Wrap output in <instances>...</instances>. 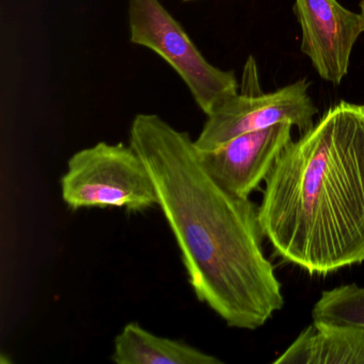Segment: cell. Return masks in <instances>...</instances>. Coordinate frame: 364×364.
I'll list each match as a JSON object with an SVG mask.
<instances>
[{"instance_id":"7","label":"cell","mask_w":364,"mask_h":364,"mask_svg":"<svg viewBox=\"0 0 364 364\" xmlns=\"http://www.w3.org/2000/svg\"><path fill=\"white\" fill-rule=\"evenodd\" d=\"M291 127L279 123L244 134L212 151H199L202 165L225 191L240 198L265 182L279 155L291 141Z\"/></svg>"},{"instance_id":"11","label":"cell","mask_w":364,"mask_h":364,"mask_svg":"<svg viewBox=\"0 0 364 364\" xmlns=\"http://www.w3.org/2000/svg\"><path fill=\"white\" fill-rule=\"evenodd\" d=\"M360 10H361L360 14H362V16H363L364 18V0H362L361 3H360Z\"/></svg>"},{"instance_id":"9","label":"cell","mask_w":364,"mask_h":364,"mask_svg":"<svg viewBox=\"0 0 364 364\" xmlns=\"http://www.w3.org/2000/svg\"><path fill=\"white\" fill-rule=\"evenodd\" d=\"M117 364H221L219 358L182 341L156 336L137 321L127 323L114 341Z\"/></svg>"},{"instance_id":"12","label":"cell","mask_w":364,"mask_h":364,"mask_svg":"<svg viewBox=\"0 0 364 364\" xmlns=\"http://www.w3.org/2000/svg\"><path fill=\"white\" fill-rule=\"evenodd\" d=\"M186 1H191V0H186Z\"/></svg>"},{"instance_id":"6","label":"cell","mask_w":364,"mask_h":364,"mask_svg":"<svg viewBox=\"0 0 364 364\" xmlns=\"http://www.w3.org/2000/svg\"><path fill=\"white\" fill-rule=\"evenodd\" d=\"M294 14L301 29L302 54L316 73L338 86L348 73L351 52L364 33V18L338 0H294Z\"/></svg>"},{"instance_id":"3","label":"cell","mask_w":364,"mask_h":364,"mask_svg":"<svg viewBox=\"0 0 364 364\" xmlns=\"http://www.w3.org/2000/svg\"><path fill=\"white\" fill-rule=\"evenodd\" d=\"M61 197L72 210L125 208L142 213L159 205L150 173L131 146L101 141L74 153L60 180Z\"/></svg>"},{"instance_id":"5","label":"cell","mask_w":364,"mask_h":364,"mask_svg":"<svg viewBox=\"0 0 364 364\" xmlns=\"http://www.w3.org/2000/svg\"><path fill=\"white\" fill-rule=\"evenodd\" d=\"M242 74V88L208 114L199 137L198 150L212 151L233 138L287 122L302 134L314 125L316 106L306 80H299L272 93L259 89L257 63L249 57Z\"/></svg>"},{"instance_id":"1","label":"cell","mask_w":364,"mask_h":364,"mask_svg":"<svg viewBox=\"0 0 364 364\" xmlns=\"http://www.w3.org/2000/svg\"><path fill=\"white\" fill-rule=\"evenodd\" d=\"M129 144L150 173L198 300L229 327L265 325L284 297L264 255L259 206L221 187L191 135L157 114L134 118Z\"/></svg>"},{"instance_id":"10","label":"cell","mask_w":364,"mask_h":364,"mask_svg":"<svg viewBox=\"0 0 364 364\" xmlns=\"http://www.w3.org/2000/svg\"><path fill=\"white\" fill-rule=\"evenodd\" d=\"M313 321L364 327V287L341 285L321 293L312 309Z\"/></svg>"},{"instance_id":"4","label":"cell","mask_w":364,"mask_h":364,"mask_svg":"<svg viewBox=\"0 0 364 364\" xmlns=\"http://www.w3.org/2000/svg\"><path fill=\"white\" fill-rule=\"evenodd\" d=\"M129 25L132 43L161 57L206 116L237 95L240 85L233 72L210 65L159 0H129Z\"/></svg>"},{"instance_id":"2","label":"cell","mask_w":364,"mask_h":364,"mask_svg":"<svg viewBox=\"0 0 364 364\" xmlns=\"http://www.w3.org/2000/svg\"><path fill=\"white\" fill-rule=\"evenodd\" d=\"M264 235L311 274L364 262V104L331 106L279 155L259 206Z\"/></svg>"},{"instance_id":"8","label":"cell","mask_w":364,"mask_h":364,"mask_svg":"<svg viewBox=\"0 0 364 364\" xmlns=\"http://www.w3.org/2000/svg\"><path fill=\"white\" fill-rule=\"evenodd\" d=\"M274 364H364V327L312 321Z\"/></svg>"}]
</instances>
